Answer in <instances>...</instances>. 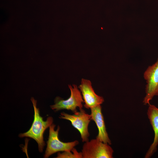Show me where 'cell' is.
I'll use <instances>...</instances> for the list:
<instances>
[{
	"label": "cell",
	"mask_w": 158,
	"mask_h": 158,
	"mask_svg": "<svg viewBox=\"0 0 158 158\" xmlns=\"http://www.w3.org/2000/svg\"><path fill=\"white\" fill-rule=\"evenodd\" d=\"M55 126L56 125L52 123L49 127V136L44 158H48L56 152L71 150L79 143L77 140L67 142L61 141L58 137L60 127L58 126L57 129L55 130Z\"/></svg>",
	"instance_id": "obj_4"
},
{
	"label": "cell",
	"mask_w": 158,
	"mask_h": 158,
	"mask_svg": "<svg viewBox=\"0 0 158 158\" xmlns=\"http://www.w3.org/2000/svg\"><path fill=\"white\" fill-rule=\"evenodd\" d=\"M71 115L63 112L61 113L59 118L70 121L72 125L78 130L83 142L89 140L90 133L88 127L91 120L90 114L86 113L83 108Z\"/></svg>",
	"instance_id": "obj_3"
},
{
	"label": "cell",
	"mask_w": 158,
	"mask_h": 158,
	"mask_svg": "<svg viewBox=\"0 0 158 158\" xmlns=\"http://www.w3.org/2000/svg\"><path fill=\"white\" fill-rule=\"evenodd\" d=\"M83 158H112L114 150L110 145L96 139L84 143Z\"/></svg>",
	"instance_id": "obj_5"
},
{
	"label": "cell",
	"mask_w": 158,
	"mask_h": 158,
	"mask_svg": "<svg viewBox=\"0 0 158 158\" xmlns=\"http://www.w3.org/2000/svg\"><path fill=\"white\" fill-rule=\"evenodd\" d=\"M146 80L145 95L143 98L144 105H148L153 97L158 96V58L156 61L149 66L143 74Z\"/></svg>",
	"instance_id": "obj_6"
},
{
	"label": "cell",
	"mask_w": 158,
	"mask_h": 158,
	"mask_svg": "<svg viewBox=\"0 0 158 158\" xmlns=\"http://www.w3.org/2000/svg\"><path fill=\"white\" fill-rule=\"evenodd\" d=\"M147 115L154 133L153 141L144 157L150 158L157 151L158 145V108L150 104Z\"/></svg>",
	"instance_id": "obj_9"
},
{
	"label": "cell",
	"mask_w": 158,
	"mask_h": 158,
	"mask_svg": "<svg viewBox=\"0 0 158 158\" xmlns=\"http://www.w3.org/2000/svg\"><path fill=\"white\" fill-rule=\"evenodd\" d=\"M34 109V119L31 126L27 132L20 134V138L28 137L36 141L38 145L39 151L42 152L45 145L43 134L45 130L53 123V119L51 116L47 118L46 121L43 120L40 114L39 108L37 107L36 100L33 97L31 98Z\"/></svg>",
	"instance_id": "obj_1"
},
{
	"label": "cell",
	"mask_w": 158,
	"mask_h": 158,
	"mask_svg": "<svg viewBox=\"0 0 158 158\" xmlns=\"http://www.w3.org/2000/svg\"><path fill=\"white\" fill-rule=\"evenodd\" d=\"M57 158H83L82 152H79L74 147L71 150L65 151L62 153L58 152Z\"/></svg>",
	"instance_id": "obj_10"
},
{
	"label": "cell",
	"mask_w": 158,
	"mask_h": 158,
	"mask_svg": "<svg viewBox=\"0 0 158 158\" xmlns=\"http://www.w3.org/2000/svg\"><path fill=\"white\" fill-rule=\"evenodd\" d=\"M78 88L82 94L85 103L84 106L85 108L90 109L101 105L104 102L102 97L95 93L89 80L82 78Z\"/></svg>",
	"instance_id": "obj_7"
},
{
	"label": "cell",
	"mask_w": 158,
	"mask_h": 158,
	"mask_svg": "<svg viewBox=\"0 0 158 158\" xmlns=\"http://www.w3.org/2000/svg\"><path fill=\"white\" fill-rule=\"evenodd\" d=\"M90 109L91 120L95 122L98 130L96 138L101 142L111 145V141L106 130L101 106L99 105Z\"/></svg>",
	"instance_id": "obj_8"
},
{
	"label": "cell",
	"mask_w": 158,
	"mask_h": 158,
	"mask_svg": "<svg viewBox=\"0 0 158 158\" xmlns=\"http://www.w3.org/2000/svg\"><path fill=\"white\" fill-rule=\"evenodd\" d=\"M71 91V95L67 99L63 100L59 97H57L54 100V104L50 106L51 108L55 111L62 109L71 110L75 113L77 111L76 108H83L84 100L81 92L77 85H68Z\"/></svg>",
	"instance_id": "obj_2"
}]
</instances>
